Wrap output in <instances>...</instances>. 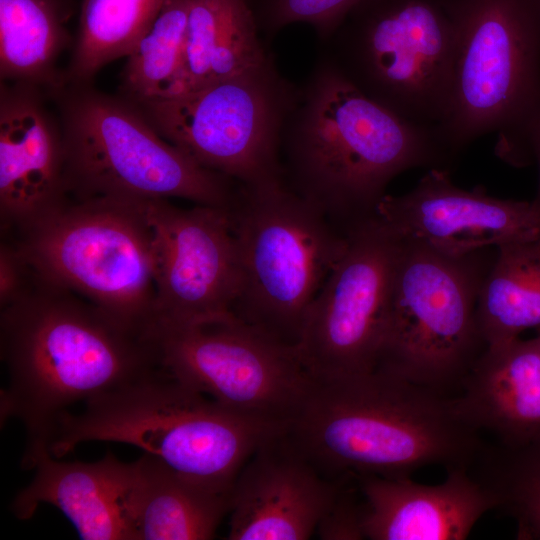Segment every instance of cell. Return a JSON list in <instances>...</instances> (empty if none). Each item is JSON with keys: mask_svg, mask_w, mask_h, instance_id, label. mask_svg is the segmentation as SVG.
<instances>
[{"mask_svg": "<svg viewBox=\"0 0 540 540\" xmlns=\"http://www.w3.org/2000/svg\"><path fill=\"white\" fill-rule=\"evenodd\" d=\"M0 354L8 372L1 418L22 422L21 465L28 470L50 454L53 433L71 406L159 368L145 334L34 272L26 289L0 307Z\"/></svg>", "mask_w": 540, "mask_h": 540, "instance_id": "cell-1", "label": "cell"}, {"mask_svg": "<svg viewBox=\"0 0 540 540\" xmlns=\"http://www.w3.org/2000/svg\"><path fill=\"white\" fill-rule=\"evenodd\" d=\"M454 161L436 127L365 95L323 52L299 87L281 137L286 184L344 235L376 216L388 184L417 167Z\"/></svg>", "mask_w": 540, "mask_h": 540, "instance_id": "cell-2", "label": "cell"}, {"mask_svg": "<svg viewBox=\"0 0 540 540\" xmlns=\"http://www.w3.org/2000/svg\"><path fill=\"white\" fill-rule=\"evenodd\" d=\"M287 434L329 479L469 468L484 442L442 393L381 370L310 381Z\"/></svg>", "mask_w": 540, "mask_h": 540, "instance_id": "cell-3", "label": "cell"}, {"mask_svg": "<svg viewBox=\"0 0 540 540\" xmlns=\"http://www.w3.org/2000/svg\"><path fill=\"white\" fill-rule=\"evenodd\" d=\"M286 429L226 409L159 367L63 415L49 453L60 458L90 441L129 444L187 479L232 491L257 448Z\"/></svg>", "mask_w": 540, "mask_h": 540, "instance_id": "cell-4", "label": "cell"}, {"mask_svg": "<svg viewBox=\"0 0 540 540\" xmlns=\"http://www.w3.org/2000/svg\"><path fill=\"white\" fill-rule=\"evenodd\" d=\"M455 30L451 101L437 131L455 157L498 133L497 155L531 164L527 131L540 112V0H441Z\"/></svg>", "mask_w": 540, "mask_h": 540, "instance_id": "cell-5", "label": "cell"}, {"mask_svg": "<svg viewBox=\"0 0 540 540\" xmlns=\"http://www.w3.org/2000/svg\"><path fill=\"white\" fill-rule=\"evenodd\" d=\"M62 128L70 200L99 197L191 200L228 208L238 183L165 140L138 105L88 84L47 92Z\"/></svg>", "mask_w": 540, "mask_h": 540, "instance_id": "cell-6", "label": "cell"}, {"mask_svg": "<svg viewBox=\"0 0 540 540\" xmlns=\"http://www.w3.org/2000/svg\"><path fill=\"white\" fill-rule=\"evenodd\" d=\"M42 280L69 289L147 334L157 317L156 253L147 200H68L2 235Z\"/></svg>", "mask_w": 540, "mask_h": 540, "instance_id": "cell-7", "label": "cell"}, {"mask_svg": "<svg viewBox=\"0 0 540 540\" xmlns=\"http://www.w3.org/2000/svg\"><path fill=\"white\" fill-rule=\"evenodd\" d=\"M228 212L241 270L232 314L296 347L308 309L348 237L284 179L238 184Z\"/></svg>", "mask_w": 540, "mask_h": 540, "instance_id": "cell-8", "label": "cell"}, {"mask_svg": "<svg viewBox=\"0 0 540 540\" xmlns=\"http://www.w3.org/2000/svg\"><path fill=\"white\" fill-rule=\"evenodd\" d=\"M399 241L376 369L451 394L487 348L477 303L491 265L479 259L481 250L454 258L419 241Z\"/></svg>", "mask_w": 540, "mask_h": 540, "instance_id": "cell-9", "label": "cell"}, {"mask_svg": "<svg viewBox=\"0 0 540 540\" xmlns=\"http://www.w3.org/2000/svg\"><path fill=\"white\" fill-rule=\"evenodd\" d=\"M325 44L345 76L383 107L425 126L445 120L456 36L441 0H362Z\"/></svg>", "mask_w": 540, "mask_h": 540, "instance_id": "cell-10", "label": "cell"}, {"mask_svg": "<svg viewBox=\"0 0 540 540\" xmlns=\"http://www.w3.org/2000/svg\"><path fill=\"white\" fill-rule=\"evenodd\" d=\"M298 92L272 59L195 91L135 103L165 140L201 166L253 186L284 179L282 130Z\"/></svg>", "mask_w": 540, "mask_h": 540, "instance_id": "cell-11", "label": "cell"}, {"mask_svg": "<svg viewBox=\"0 0 540 540\" xmlns=\"http://www.w3.org/2000/svg\"><path fill=\"white\" fill-rule=\"evenodd\" d=\"M159 367L231 411L289 425L310 375L289 346L232 313L148 331Z\"/></svg>", "mask_w": 540, "mask_h": 540, "instance_id": "cell-12", "label": "cell"}, {"mask_svg": "<svg viewBox=\"0 0 540 540\" xmlns=\"http://www.w3.org/2000/svg\"><path fill=\"white\" fill-rule=\"evenodd\" d=\"M348 246L312 302L296 350L314 379L374 371L384 340L400 241L374 216Z\"/></svg>", "mask_w": 540, "mask_h": 540, "instance_id": "cell-13", "label": "cell"}, {"mask_svg": "<svg viewBox=\"0 0 540 540\" xmlns=\"http://www.w3.org/2000/svg\"><path fill=\"white\" fill-rule=\"evenodd\" d=\"M156 253L157 322L189 323L232 313L241 270L228 208L147 200ZM154 323V324H155Z\"/></svg>", "mask_w": 540, "mask_h": 540, "instance_id": "cell-14", "label": "cell"}, {"mask_svg": "<svg viewBox=\"0 0 540 540\" xmlns=\"http://www.w3.org/2000/svg\"><path fill=\"white\" fill-rule=\"evenodd\" d=\"M376 217L398 239L422 242L454 258L540 238V207L534 200L493 197L480 185L462 189L445 168H430L405 194H386Z\"/></svg>", "mask_w": 540, "mask_h": 540, "instance_id": "cell-15", "label": "cell"}, {"mask_svg": "<svg viewBox=\"0 0 540 540\" xmlns=\"http://www.w3.org/2000/svg\"><path fill=\"white\" fill-rule=\"evenodd\" d=\"M47 93L1 81L0 222L2 235L23 230L68 200L62 128Z\"/></svg>", "mask_w": 540, "mask_h": 540, "instance_id": "cell-16", "label": "cell"}, {"mask_svg": "<svg viewBox=\"0 0 540 540\" xmlns=\"http://www.w3.org/2000/svg\"><path fill=\"white\" fill-rule=\"evenodd\" d=\"M343 478L324 476L287 430L269 438L235 479L226 539H310Z\"/></svg>", "mask_w": 540, "mask_h": 540, "instance_id": "cell-17", "label": "cell"}, {"mask_svg": "<svg viewBox=\"0 0 540 540\" xmlns=\"http://www.w3.org/2000/svg\"><path fill=\"white\" fill-rule=\"evenodd\" d=\"M35 474L12 502L20 520L42 503L58 508L84 540H135L137 462L108 452L95 462L59 461L51 454L35 463Z\"/></svg>", "mask_w": 540, "mask_h": 540, "instance_id": "cell-18", "label": "cell"}, {"mask_svg": "<svg viewBox=\"0 0 540 540\" xmlns=\"http://www.w3.org/2000/svg\"><path fill=\"white\" fill-rule=\"evenodd\" d=\"M446 471L435 485L411 477L353 475L364 502L365 539H466L479 519L495 510L494 500L469 468Z\"/></svg>", "mask_w": 540, "mask_h": 540, "instance_id": "cell-19", "label": "cell"}, {"mask_svg": "<svg viewBox=\"0 0 540 540\" xmlns=\"http://www.w3.org/2000/svg\"><path fill=\"white\" fill-rule=\"evenodd\" d=\"M457 394L461 411L501 443L540 434V350L534 339L487 347Z\"/></svg>", "mask_w": 540, "mask_h": 540, "instance_id": "cell-20", "label": "cell"}, {"mask_svg": "<svg viewBox=\"0 0 540 540\" xmlns=\"http://www.w3.org/2000/svg\"><path fill=\"white\" fill-rule=\"evenodd\" d=\"M259 32L249 0H192L180 94L238 76L272 60Z\"/></svg>", "mask_w": 540, "mask_h": 540, "instance_id": "cell-21", "label": "cell"}, {"mask_svg": "<svg viewBox=\"0 0 540 540\" xmlns=\"http://www.w3.org/2000/svg\"><path fill=\"white\" fill-rule=\"evenodd\" d=\"M135 540H207L229 514L231 492L187 479L156 457L136 460Z\"/></svg>", "mask_w": 540, "mask_h": 540, "instance_id": "cell-22", "label": "cell"}, {"mask_svg": "<svg viewBox=\"0 0 540 540\" xmlns=\"http://www.w3.org/2000/svg\"><path fill=\"white\" fill-rule=\"evenodd\" d=\"M74 0H0V75L51 92L66 85L61 55L73 46Z\"/></svg>", "mask_w": 540, "mask_h": 540, "instance_id": "cell-23", "label": "cell"}, {"mask_svg": "<svg viewBox=\"0 0 540 540\" xmlns=\"http://www.w3.org/2000/svg\"><path fill=\"white\" fill-rule=\"evenodd\" d=\"M477 321L487 347L540 330V238L497 247L481 286Z\"/></svg>", "mask_w": 540, "mask_h": 540, "instance_id": "cell-24", "label": "cell"}, {"mask_svg": "<svg viewBox=\"0 0 540 540\" xmlns=\"http://www.w3.org/2000/svg\"><path fill=\"white\" fill-rule=\"evenodd\" d=\"M164 1L83 0L66 84L91 83L105 65L127 57Z\"/></svg>", "mask_w": 540, "mask_h": 540, "instance_id": "cell-25", "label": "cell"}, {"mask_svg": "<svg viewBox=\"0 0 540 540\" xmlns=\"http://www.w3.org/2000/svg\"><path fill=\"white\" fill-rule=\"evenodd\" d=\"M518 540H540V434L519 443H485L469 467Z\"/></svg>", "mask_w": 540, "mask_h": 540, "instance_id": "cell-26", "label": "cell"}, {"mask_svg": "<svg viewBox=\"0 0 540 540\" xmlns=\"http://www.w3.org/2000/svg\"><path fill=\"white\" fill-rule=\"evenodd\" d=\"M192 0H165L126 57L121 95L139 102L181 92L188 16Z\"/></svg>", "mask_w": 540, "mask_h": 540, "instance_id": "cell-27", "label": "cell"}, {"mask_svg": "<svg viewBox=\"0 0 540 540\" xmlns=\"http://www.w3.org/2000/svg\"><path fill=\"white\" fill-rule=\"evenodd\" d=\"M362 0H258L253 7L259 30L272 37L294 23L311 25L326 42Z\"/></svg>", "mask_w": 540, "mask_h": 540, "instance_id": "cell-28", "label": "cell"}, {"mask_svg": "<svg viewBox=\"0 0 540 540\" xmlns=\"http://www.w3.org/2000/svg\"><path fill=\"white\" fill-rule=\"evenodd\" d=\"M364 502L353 475L343 478L315 534L322 540H362Z\"/></svg>", "mask_w": 540, "mask_h": 540, "instance_id": "cell-29", "label": "cell"}, {"mask_svg": "<svg viewBox=\"0 0 540 540\" xmlns=\"http://www.w3.org/2000/svg\"><path fill=\"white\" fill-rule=\"evenodd\" d=\"M32 270L7 240L0 246V307L15 300L29 285Z\"/></svg>", "mask_w": 540, "mask_h": 540, "instance_id": "cell-30", "label": "cell"}, {"mask_svg": "<svg viewBox=\"0 0 540 540\" xmlns=\"http://www.w3.org/2000/svg\"><path fill=\"white\" fill-rule=\"evenodd\" d=\"M527 151L531 163L535 162L539 170L538 192L534 201L540 207V112L531 121L527 131Z\"/></svg>", "mask_w": 540, "mask_h": 540, "instance_id": "cell-31", "label": "cell"}, {"mask_svg": "<svg viewBox=\"0 0 540 540\" xmlns=\"http://www.w3.org/2000/svg\"><path fill=\"white\" fill-rule=\"evenodd\" d=\"M538 347H539V350H540V330L536 331V336L534 337Z\"/></svg>", "mask_w": 540, "mask_h": 540, "instance_id": "cell-32", "label": "cell"}, {"mask_svg": "<svg viewBox=\"0 0 540 540\" xmlns=\"http://www.w3.org/2000/svg\"><path fill=\"white\" fill-rule=\"evenodd\" d=\"M251 2V4L253 5V0H249Z\"/></svg>", "mask_w": 540, "mask_h": 540, "instance_id": "cell-33", "label": "cell"}]
</instances>
